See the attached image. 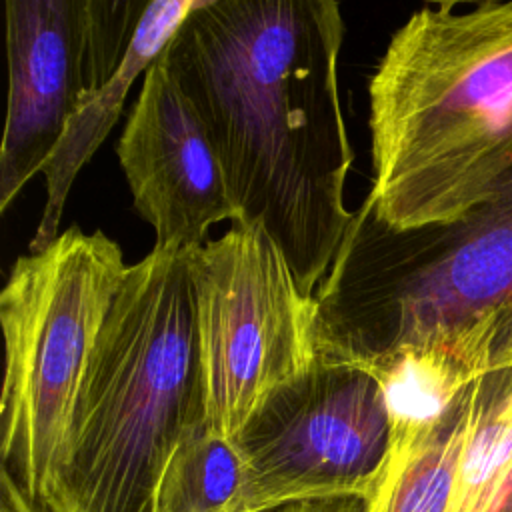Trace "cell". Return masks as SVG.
Wrapping results in <instances>:
<instances>
[{"label":"cell","instance_id":"277c9868","mask_svg":"<svg viewBox=\"0 0 512 512\" xmlns=\"http://www.w3.org/2000/svg\"><path fill=\"white\" fill-rule=\"evenodd\" d=\"M320 352L368 362L512 304V174L452 226L394 230L364 200L316 294Z\"/></svg>","mask_w":512,"mask_h":512},{"label":"cell","instance_id":"6da1fadb","mask_svg":"<svg viewBox=\"0 0 512 512\" xmlns=\"http://www.w3.org/2000/svg\"><path fill=\"white\" fill-rule=\"evenodd\" d=\"M334 0H202L164 54L216 150L236 222L260 224L314 296L354 220Z\"/></svg>","mask_w":512,"mask_h":512},{"label":"cell","instance_id":"9c48e42d","mask_svg":"<svg viewBox=\"0 0 512 512\" xmlns=\"http://www.w3.org/2000/svg\"><path fill=\"white\" fill-rule=\"evenodd\" d=\"M116 156L154 248L190 250L210 226L236 222L212 140L164 52L142 76Z\"/></svg>","mask_w":512,"mask_h":512},{"label":"cell","instance_id":"7c38bea8","mask_svg":"<svg viewBox=\"0 0 512 512\" xmlns=\"http://www.w3.org/2000/svg\"><path fill=\"white\" fill-rule=\"evenodd\" d=\"M472 390L430 432L412 440L392 442L380 482L366 500V512H450Z\"/></svg>","mask_w":512,"mask_h":512},{"label":"cell","instance_id":"52a82bcc","mask_svg":"<svg viewBox=\"0 0 512 512\" xmlns=\"http://www.w3.org/2000/svg\"><path fill=\"white\" fill-rule=\"evenodd\" d=\"M244 464V510L356 496L368 500L390 456L382 388L362 364L318 354L276 388L234 436Z\"/></svg>","mask_w":512,"mask_h":512},{"label":"cell","instance_id":"ba28073f","mask_svg":"<svg viewBox=\"0 0 512 512\" xmlns=\"http://www.w3.org/2000/svg\"><path fill=\"white\" fill-rule=\"evenodd\" d=\"M148 2L8 0L0 212L42 172L68 124L122 66Z\"/></svg>","mask_w":512,"mask_h":512},{"label":"cell","instance_id":"9a60e30c","mask_svg":"<svg viewBox=\"0 0 512 512\" xmlns=\"http://www.w3.org/2000/svg\"><path fill=\"white\" fill-rule=\"evenodd\" d=\"M488 364L490 368L512 366V304L492 318Z\"/></svg>","mask_w":512,"mask_h":512},{"label":"cell","instance_id":"4fadbf2b","mask_svg":"<svg viewBox=\"0 0 512 512\" xmlns=\"http://www.w3.org/2000/svg\"><path fill=\"white\" fill-rule=\"evenodd\" d=\"M510 462L512 366H500L474 384L450 512H484Z\"/></svg>","mask_w":512,"mask_h":512},{"label":"cell","instance_id":"30bf717a","mask_svg":"<svg viewBox=\"0 0 512 512\" xmlns=\"http://www.w3.org/2000/svg\"><path fill=\"white\" fill-rule=\"evenodd\" d=\"M490 324L400 344L358 362L382 388L392 442L430 432L468 398L474 382L490 370Z\"/></svg>","mask_w":512,"mask_h":512},{"label":"cell","instance_id":"8fae6325","mask_svg":"<svg viewBox=\"0 0 512 512\" xmlns=\"http://www.w3.org/2000/svg\"><path fill=\"white\" fill-rule=\"evenodd\" d=\"M202 0H154L148 2L136 28L128 54L114 78L96 92L82 112L68 124L60 144L50 156L44 174L46 202L30 238V252H40L60 236V220L68 192L92 154L106 140L118 122L128 90L138 76H144L150 64L164 52L188 16L198 10Z\"/></svg>","mask_w":512,"mask_h":512},{"label":"cell","instance_id":"2e32d148","mask_svg":"<svg viewBox=\"0 0 512 512\" xmlns=\"http://www.w3.org/2000/svg\"><path fill=\"white\" fill-rule=\"evenodd\" d=\"M0 512H44L26 496L14 474L4 466L0 476Z\"/></svg>","mask_w":512,"mask_h":512},{"label":"cell","instance_id":"8992f818","mask_svg":"<svg viewBox=\"0 0 512 512\" xmlns=\"http://www.w3.org/2000/svg\"><path fill=\"white\" fill-rule=\"evenodd\" d=\"M196 298L206 426L234 440L252 412L320 354L318 304L260 224L232 222L186 250Z\"/></svg>","mask_w":512,"mask_h":512},{"label":"cell","instance_id":"e0dca14e","mask_svg":"<svg viewBox=\"0 0 512 512\" xmlns=\"http://www.w3.org/2000/svg\"><path fill=\"white\" fill-rule=\"evenodd\" d=\"M276 512H366V500L356 496L344 498H322L284 506Z\"/></svg>","mask_w":512,"mask_h":512},{"label":"cell","instance_id":"ac0fdd59","mask_svg":"<svg viewBox=\"0 0 512 512\" xmlns=\"http://www.w3.org/2000/svg\"><path fill=\"white\" fill-rule=\"evenodd\" d=\"M484 512H512V462L508 464L506 472L502 474Z\"/></svg>","mask_w":512,"mask_h":512},{"label":"cell","instance_id":"5bb4252c","mask_svg":"<svg viewBox=\"0 0 512 512\" xmlns=\"http://www.w3.org/2000/svg\"><path fill=\"white\" fill-rule=\"evenodd\" d=\"M154 512H246L244 464L232 440L208 426L182 440L158 480Z\"/></svg>","mask_w":512,"mask_h":512},{"label":"cell","instance_id":"7a4b0ae2","mask_svg":"<svg viewBox=\"0 0 512 512\" xmlns=\"http://www.w3.org/2000/svg\"><path fill=\"white\" fill-rule=\"evenodd\" d=\"M368 100L374 216L394 230L464 220L512 174V0L414 10Z\"/></svg>","mask_w":512,"mask_h":512},{"label":"cell","instance_id":"5b68a950","mask_svg":"<svg viewBox=\"0 0 512 512\" xmlns=\"http://www.w3.org/2000/svg\"><path fill=\"white\" fill-rule=\"evenodd\" d=\"M126 270L112 238L72 226L20 256L2 288V466L40 508L64 462L80 384Z\"/></svg>","mask_w":512,"mask_h":512},{"label":"cell","instance_id":"3957f363","mask_svg":"<svg viewBox=\"0 0 512 512\" xmlns=\"http://www.w3.org/2000/svg\"><path fill=\"white\" fill-rule=\"evenodd\" d=\"M206 426L186 250L128 266L92 348L44 512H154L164 466Z\"/></svg>","mask_w":512,"mask_h":512}]
</instances>
